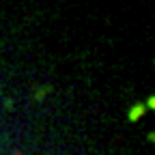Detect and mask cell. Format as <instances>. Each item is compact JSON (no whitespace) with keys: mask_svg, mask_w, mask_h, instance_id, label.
<instances>
[{"mask_svg":"<svg viewBox=\"0 0 155 155\" xmlns=\"http://www.w3.org/2000/svg\"><path fill=\"white\" fill-rule=\"evenodd\" d=\"M144 110H147V106H144V104H138V106H134V108L129 110V121H136V119H140Z\"/></svg>","mask_w":155,"mask_h":155,"instance_id":"6da1fadb","label":"cell"}]
</instances>
